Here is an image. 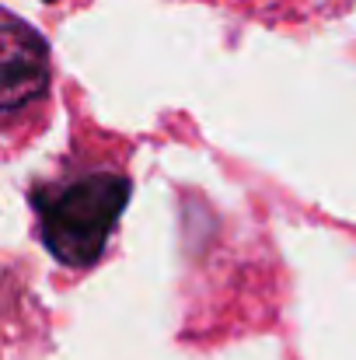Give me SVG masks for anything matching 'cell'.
<instances>
[{"label":"cell","mask_w":356,"mask_h":360,"mask_svg":"<svg viewBox=\"0 0 356 360\" xmlns=\"http://www.w3.org/2000/svg\"><path fill=\"white\" fill-rule=\"evenodd\" d=\"M129 200V179L112 168L63 172L32 189L42 245L63 266H91Z\"/></svg>","instance_id":"6da1fadb"},{"label":"cell","mask_w":356,"mask_h":360,"mask_svg":"<svg viewBox=\"0 0 356 360\" xmlns=\"http://www.w3.org/2000/svg\"><path fill=\"white\" fill-rule=\"evenodd\" d=\"M49 84V60L39 35L7 14L4 32V112H14L28 98H39Z\"/></svg>","instance_id":"7a4b0ae2"}]
</instances>
